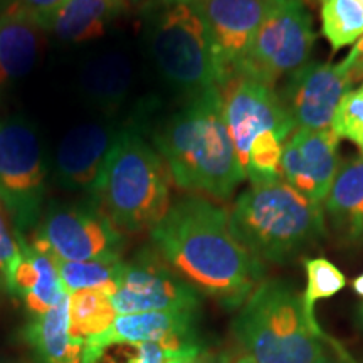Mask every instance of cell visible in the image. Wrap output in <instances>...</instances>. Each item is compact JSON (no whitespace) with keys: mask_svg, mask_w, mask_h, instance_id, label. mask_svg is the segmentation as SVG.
<instances>
[{"mask_svg":"<svg viewBox=\"0 0 363 363\" xmlns=\"http://www.w3.org/2000/svg\"><path fill=\"white\" fill-rule=\"evenodd\" d=\"M150 238L177 276L229 310L242 306L259 284L262 262L235 238L229 212L207 199L175 202Z\"/></svg>","mask_w":363,"mask_h":363,"instance_id":"6da1fadb","label":"cell"},{"mask_svg":"<svg viewBox=\"0 0 363 363\" xmlns=\"http://www.w3.org/2000/svg\"><path fill=\"white\" fill-rule=\"evenodd\" d=\"M153 147L185 192L227 201L246 179L227 130L219 88L189 98L157 131Z\"/></svg>","mask_w":363,"mask_h":363,"instance_id":"7a4b0ae2","label":"cell"},{"mask_svg":"<svg viewBox=\"0 0 363 363\" xmlns=\"http://www.w3.org/2000/svg\"><path fill=\"white\" fill-rule=\"evenodd\" d=\"M235 238L259 262L286 264L323 238L325 211L283 179L251 184L229 212Z\"/></svg>","mask_w":363,"mask_h":363,"instance_id":"3957f363","label":"cell"},{"mask_svg":"<svg viewBox=\"0 0 363 363\" xmlns=\"http://www.w3.org/2000/svg\"><path fill=\"white\" fill-rule=\"evenodd\" d=\"M170 172L140 130L120 131L93 190L94 203L120 233L152 230L172 206Z\"/></svg>","mask_w":363,"mask_h":363,"instance_id":"277c9868","label":"cell"},{"mask_svg":"<svg viewBox=\"0 0 363 363\" xmlns=\"http://www.w3.org/2000/svg\"><path fill=\"white\" fill-rule=\"evenodd\" d=\"M233 331L256 363H315L328 342L303 294L283 279L262 281L235 316Z\"/></svg>","mask_w":363,"mask_h":363,"instance_id":"5b68a950","label":"cell"},{"mask_svg":"<svg viewBox=\"0 0 363 363\" xmlns=\"http://www.w3.org/2000/svg\"><path fill=\"white\" fill-rule=\"evenodd\" d=\"M145 38L158 74L177 93L189 99L220 88L214 40L195 0H150Z\"/></svg>","mask_w":363,"mask_h":363,"instance_id":"8992f818","label":"cell"},{"mask_svg":"<svg viewBox=\"0 0 363 363\" xmlns=\"http://www.w3.org/2000/svg\"><path fill=\"white\" fill-rule=\"evenodd\" d=\"M48 190V160L35 125L24 116L0 118V203L24 235L39 222Z\"/></svg>","mask_w":363,"mask_h":363,"instance_id":"52a82bcc","label":"cell"},{"mask_svg":"<svg viewBox=\"0 0 363 363\" xmlns=\"http://www.w3.org/2000/svg\"><path fill=\"white\" fill-rule=\"evenodd\" d=\"M315 40L311 16L303 0L276 4L233 78L242 76L272 88L276 81L308 65Z\"/></svg>","mask_w":363,"mask_h":363,"instance_id":"ba28073f","label":"cell"},{"mask_svg":"<svg viewBox=\"0 0 363 363\" xmlns=\"http://www.w3.org/2000/svg\"><path fill=\"white\" fill-rule=\"evenodd\" d=\"M30 246L52 259L91 261L121 256L123 234L96 203H51Z\"/></svg>","mask_w":363,"mask_h":363,"instance_id":"9c48e42d","label":"cell"},{"mask_svg":"<svg viewBox=\"0 0 363 363\" xmlns=\"http://www.w3.org/2000/svg\"><path fill=\"white\" fill-rule=\"evenodd\" d=\"M111 303L118 315L148 311H199L201 294L158 256L145 249L125 261Z\"/></svg>","mask_w":363,"mask_h":363,"instance_id":"30bf717a","label":"cell"},{"mask_svg":"<svg viewBox=\"0 0 363 363\" xmlns=\"http://www.w3.org/2000/svg\"><path fill=\"white\" fill-rule=\"evenodd\" d=\"M219 89L224 101L227 130L233 138L240 169L246 162L249 148L259 136L276 133L288 140L296 128L281 103L279 94L271 86L238 76Z\"/></svg>","mask_w":363,"mask_h":363,"instance_id":"8fae6325","label":"cell"},{"mask_svg":"<svg viewBox=\"0 0 363 363\" xmlns=\"http://www.w3.org/2000/svg\"><path fill=\"white\" fill-rule=\"evenodd\" d=\"M352 62H308L286 78L279 98L298 130H330L345 94L352 89Z\"/></svg>","mask_w":363,"mask_h":363,"instance_id":"7c38bea8","label":"cell"},{"mask_svg":"<svg viewBox=\"0 0 363 363\" xmlns=\"http://www.w3.org/2000/svg\"><path fill=\"white\" fill-rule=\"evenodd\" d=\"M206 19L220 67V86L225 84L251 48L267 13L271 0H195Z\"/></svg>","mask_w":363,"mask_h":363,"instance_id":"4fadbf2b","label":"cell"},{"mask_svg":"<svg viewBox=\"0 0 363 363\" xmlns=\"http://www.w3.org/2000/svg\"><path fill=\"white\" fill-rule=\"evenodd\" d=\"M338 136L333 130H298L281 157V175L294 190L323 203L340 170Z\"/></svg>","mask_w":363,"mask_h":363,"instance_id":"5bb4252c","label":"cell"},{"mask_svg":"<svg viewBox=\"0 0 363 363\" xmlns=\"http://www.w3.org/2000/svg\"><path fill=\"white\" fill-rule=\"evenodd\" d=\"M120 131L101 121H88L67 131L54 157V174L59 185L72 192L93 194Z\"/></svg>","mask_w":363,"mask_h":363,"instance_id":"9a60e30c","label":"cell"},{"mask_svg":"<svg viewBox=\"0 0 363 363\" xmlns=\"http://www.w3.org/2000/svg\"><path fill=\"white\" fill-rule=\"evenodd\" d=\"M197 311H148L118 315L103 335L93 342L158 343L169 350L197 347Z\"/></svg>","mask_w":363,"mask_h":363,"instance_id":"2e32d148","label":"cell"},{"mask_svg":"<svg viewBox=\"0 0 363 363\" xmlns=\"http://www.w3.org/2000/svg\"><path fill=\"white\" fill-rule=\"evenodd\" d=\"M133 81V59L120 49L94 54L79 69L81 94L101 111H116L128 99Z\"/></svg>","mask_w":363,"mask_h":363,"instance_id":"e0dca14e","label":"cell"},{"mask_svg":"<svg viewBox=\"0 0 363 363\" xmlns=\"http://www.w3.org/2000/svg\"><path fill=\"white\" fill-rule=\"evenodd\" d=\"M17 242L21 246L22 259L13 274L11 293L24 301L33 316H39L56 306L69 293L62 284L52 257L26 244L24 235L17 234Z\"/></svg>","mask_w":363,"mask_h":363,"instance_id":"ac0fdd59","label":"cell"},{"mask_svg":"<svg viewBox=\"0 0 363 363\" xmlns=\"http://www.w3.org/2000/svg\"><path fill=\"white\" fill-rule=\"evenodd\" d=\"M26 340L39 363H83L84 340L69 328V294L26 328Z\"/></svg>","mask_w":363,"mask_h":363,"instance_id":"d6986e66","label":"cell"},{"mask_svg":"<svg viewBox=\"0 0 363 363\" xmlns=\"http://www.w3.org/2000/svg\"><path fill=\"white\" fill-rule=\"evenodd\" d=\"M125 7V0H66L45 22L44 30L65 43H89L103 38Z\"/></svg>","mask_w":363,"mask_h":363,"instance_id":"ffe728a7","label":"cell"},{"mask_svg":"<svg viewBox=\"0 0 363 363\" xmlns=\"http://www.w3.org/2000/svg\"><path fill=\"white\" fill-rule=\"evenodd\" d=\"M325 212L343 240L363 239V155L340 167L325 199Z\"/></svg>","mask_w":363,"mask_h":363,"instance_id":"44dd1931","label":"cell"},{"mask_svg":"<svg viewBox=\"0 0 363 363\" xmlns=\"http://www.w3.org/2000/svg\"><path fill=\"white\" fill-rule=\"evenodd\" d=\"M44 29L13 13H0V89L34 69Z\"/></svg>","mask_w":363,"mask_h":363,"instance_id":"7402d4cb","label":"cell"},{"mask_svg":"<svg viewBox=\"0 0 363 363\" xmlns=\"http://www.w3.org/2000/svg\"><path fill=\"white\" fill-rule=\"evenodd\" d=\"M197 348H201V345L184 350H169L158 343L86 340L83 363H175Z\"/></svg>","mask_w":363,"mask_h":363,"instance_id":"603a6c76","label":"cell"},{"mask_svg":"<svg viewBox=\"0 0 363 363\" xmlns=\"http://www.w3.org/2000/svg\"><path fill=\"white\" fill-rule=\"evenodd\" d=\"M116 316L111 296L103 289H83L69 294V328L76 338L86 342L103 335Z\"/></svg>","mask_w":363,"mask_h":363,"instance_id":"cb8c5ba5","label":"cell"},{"mask_svg":"<svg viewBox=\"0 0 363 363\" xmlns=\"http://www.w3.org/2000/svg\"><path fill=\"white\" fill-rule=\"evenodd\" d=\"M54 262L57 266L62 284L69 294L83 291V289H103L110 296L115 293L125 264L121 256L91 261L54 259Z\"/></svg>","mask_w":363,"mask_h":363,"instance_id":"d4e9b609","label":"cell"},{"mask_svg":"<svg viewBox=\"0 0 363 363\" xmlns=\"http://www.w3.org/2000/svg\"><path fill=\"white\" fill-rule=\"evenodd\" d=\"M323 35L333 51L355 44L363 35V4L360 0H321Z\"/></svg>","mask_w":363,"mask_h":363,"instance_id":"484cf974","label":"cell"},{"mask_svg":"<svg viewBox=\"0 0 363 363\" xmlns=\"http://www.w3.org/2000/svg\"><path fill=\"white\" fill-rule=\"evenodd\" d=\"M306 288L303 293V306L308 316H315V305L320 299L333 298L347 286V278L337 264L325 257L305 259Z\"/></svg>","mask_w":363,"mask_h":363,"instance_id":"4316f807","label":"cell"},{"mask_svg":"<svg viewBox=\"0 0 363 363\" xmlns=\"http://www.w3.org/2000/svg\"><path fill=\"white\" fill-rule=\"evenodd\" d=\"M331 130L338 138L355 143L363 155V84L345 94L335 113Z\"/></svg>","mask_w":363,"mask_h":363,"instance_id":"83f0119b","label":"cell"},{"mask_svg":"<svg viewBox=\"0 0 363 363\" xmlns=\"http://www.w3.org/2000/svg\"><path fill=\"white\" fill-rule=\"evenodd\" d=\"M65 2L66 0H0V13L26 17L44 29L45 22Z\"/></svg>","mask_w":363,"mask_h":363,"instance_id":"f1b7e54d","label":"cell"},{"mask_svg":"<svg viewBox=\"0 0 363 363\" xmlns=\"http://www.w3.org/2000/svg\"><path fill=\"white\" fill-rule=\"evenodd\" d=\"M21 259L22 251L19 242H17V239H13L6 217L0 211V279L7 286L9 291L12 288L13 274L21 264Z\"/></svg>","mask_w":363,"mask_h":363,"instance_id":"f546056e","label":"cell"},{"mask_svg":"<svg viewBox=\"0 0 363 363\" xmlns=\"http://www.w3.org/2000/svg\"><path fill=\"white\" fill-rule=\"evenodd\" d=\"M315 363H355V362H353L350 353L345 350L342 345H338L335 340L328 338L323 353L316 358Z\"/></svg>","mask_w":363,"mask_h":363,"instance_id":"4dcf8cb0","label":"cell"},{"mask_svg":"<svg viewBox=\"0 0 363 363\" xmlns=\"http://www.w3.org/2000/svg\"><path fill=\"white\" fill-rule=\"evenodd\" d=\"M348 61L352 62L350 67V79L352 84L357 83V81L363 79V35L362 39L355 44V48L352 49L350 54H348Z\"/></svg>","mask_w":363,"mask_h":363,"instance_id":"1f68e13d","label":"cell"},{"mask_svg":"<svg viewBox=\"0 0 363 363\" xmlns=\"http://www.w3.org/2000/svg\"><path fill=\"white\" fill-rule=\"evenodd\" d=\"M175 363H225V360L224 357H217L214 353L203 350V348H197V350L179 358Z\"/></svg>","mask_w":363,"mask_h":363,"instance_id":"d6a6232c","label":"cell"},{"mask_svg":"<svg viewBox=\"0 0 363 363\" xmlns=\"http://www.w3.org/2000/svg\"><path fill=\"white\" fill-rule=\"evenodd\" d=\"M353 289H355V293L358 296L363 298V274L357 276L355 281H353Z\"/></svg>","mask_w":363,"mask_h":363,"instance_id":"836d02e7","label":"cell"},{"mask_svg":"<svg viewBox=\"0 0 363 363\" xmlns=\"http://www.w3.org/2000/svg\"><path fill=\"white\" fill-rule=\"evenodd\" d=\"M235 363H256V362H254V360H252V358H251V357H249V355H244L242 358H239V360H238V362H235Z\"/></svg>","mask_w":363,"mask_h":363,"instance_id":"e575fe53","label":"cell"},{"mask_svg":"<svg viewBox=\"0 0 363 363\" xmlns=\"http://www.w3.org/2000/svg\"><path fill=\"white\" fill-rule=\"evenodd\" d=\"M271 2H274V4H284V2H288V0H271Z\"/></svg>","mask_w":363,"mask_h":363,"instance_id":"d590c367","label":"cell"},{"mask_svg":"<svg viewBox=\"0 0 363 363\" xmlns=\"http://www.w3.org/2000/svg\"><path fill=\"white\" fill-rule=\"evenodd\" d=\"M360 2H362V4H363V0H360Z\"/></svg>","mask_w":363,"mask_h":363,"instance_id":"8d00e7d4","label":"cell"}]
</instances>
